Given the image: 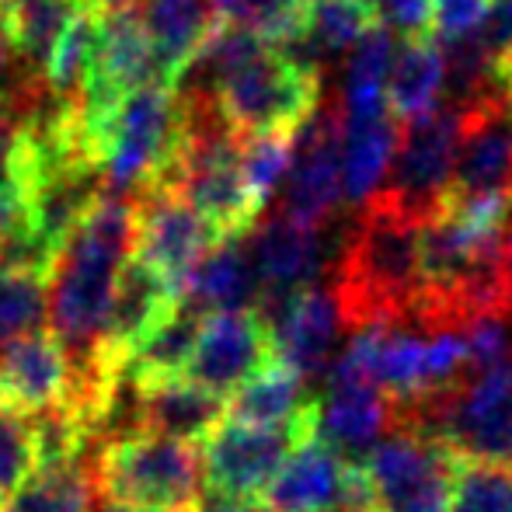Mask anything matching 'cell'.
<instances>
[{"mask_svg": "<svg viewBox=\"0 0 512 512\" xmlns=\"http://www.w3.org/2000/svg\"><path fill=\"white\" fill-rule=\"evenodd\" d=\"M136 209L129 196H105L88 209L63 244L49 276V335L70 363H84L102 345L115 279L133 255Z\"/></svg>", "mask_w": 512, "mask_h": 512, "instance_id": "6da1fadb", "label": "cell"}, {"mask_svg": "<svg viewBox=\"0 0 512 512\" xmlns=\"http://www.w3.org/2000/svg\"><path fill=\"white\" fill-rule=\"evenodd\" d=\"M331 300L345 328L411 324L422 276H418V223L373 192L359 206L331 279Z\"/></svg>", "mask_w": 512, "mask_h": 512, "instance_id": "7a4b0ae2", "label": "cell"}, {"mask_svg": "<svg viewBox=\"0 0 512 512\" xmlns=\"http://www.w3.org/2000/svg\"><path fill=\"white\" fill-rule=\"evenodd\" d=\"M185 140H189V102L182 91L157 81L129 91L108 122L95 164L108 196L175 189Z\"/></svg>", "mask_w": 512, "mask_h": 512, "instance_id": "3957f363", "label": "cell"}, {"mask_svg": "<svg viewBox=\"0 0 512 512\" xmlns=\"http://www.w3.org/2000/svg\"><path fill=\"white\" fill-rule=\"evenodd\" d=\"M391 429H411L460 464L512 467V352L499 366L467 373L453 387L391 405Z\"/></svg>", "mask_w": 512, "mask_h": 512, "instance_id": "277c9868", "label": "cell"}, {"mask_svg": "<svg viewBox=\"0 0 512 512\" xmlns=\"http://www.w3.org/2000/svg\"><path fill=\"white\" fill-rule=\"evenodd\" d=\"M189 91V88H185ZM199 95L234 136H293L321 105V74L283 49L258 46L251 56L223 70Z\"/></svg>", "mask_w": 512, "mask_h": 512, "instance_id": "5b68a950", "label": "cell"}, {"mask_svg": "<svg viewBox=\"0 0 512 512\" xmlns=\"http://www.w3.org/2000/svg\"><path fill=\"white\" fill-rule=\"evenodd\" d=\"M88 464L98 499L133 509L185 512L203 488L196 446L161 439L154 432H133L105 443Z\"/></svg>", "mask_w": 512, "mask_h": 512, "instance_id": "8992f818", "label": "cell"}, {"mask_svg": "<svg viewBox=\"0 0 512 512\" xmlns=\"http://www.w3.org/2000/svg\"><path fill=\"white\" fill-rule=\"evenodd\" d=\"M460 150V108L453 102H439L432 112L418 115L398 129L394 157L387 178L380 185V196L398 213L422 227L425 220L446 206L453 185Z\"/></svg>", "mask_w": 512, "mask_h": 512, "instance_id": "52a82bcc", "label": "cell"}, {"mask_svg": "<svg viewBox=\"0 0 512 512\" xmlns=\"http://www.w3.org/2000/svg\"><path fill=\"white\" fill-rule=\"evenodd\" d=\"M380 512H450L460 460L411 429H391L363 460Z\"/></svg>", "mask_w": 512, "mask_h": 512, "instance_id": "ba28073f", "label": "cell"}, {"mask_svg": "<svg viewBox=\"0 0 512 512\" xmlns=\"http://www.w3.org/2000/svg\"><path fill=\"white\" fill-rule=\"evenodd\" d=\"M310 439L300 429H258V425L220 422L203 439L199 467L209 495L234 502H262L265 488L279 474L293 446Z\"/></svg>", "mask_w": 512, "mask_h": 512, "instance_id": "9c48e42d", "label": "cell"}, {"mask_svg": "<svg viewBox=\"0 0 512 512\" xmlns=\"http://www.w3.org/2000/svg\"><path fill=\"white\" fill-rule=\"evenodd\" d=\"M286 192L279 213L304 227L321 230L342 209V115L335 98L317 105L293 133V161L286 171Z\"/></svg>", "mask_w": 512, "mask_h": 512, "instance_id": "30bf717a", "label": "cell"}, {"mask_svg": "<svg viewBox=\"0 0 512 512\" xmlns=\"http://www.w3.org/2000/svg\"><path fill=\"white\" fill-rule=\"evenodd\" d=\"M133 209V258L147 265L150 272H157L182 297L185 279L203 262L206 251L220 241L178 189L143 192V196L133 199Z\"/></svg>", "mask_w": 512, "mask_h": 512, "instance_id": "8fae6325", "label": "cell"}, {"mask_svg": "<svg viewBox=\"0 0 512 512\" xmlns=\"http://www.w3.org/2000/svg\"><path fill=\"white\" fill-rule=\"evenodd\" d=\"M457 105V102H453ZM460 108V150L446 203L512 196V112L506 88Z\"/></svg>", "mask_w": 512, "mask_h": 512, "instance_id": "7c38bea8", "label": "cell"}, {"mask_svg": "<svg viewBox=\"0 0 512 512\" xmlns=\"http://www.w3.org/2000/svg\"><path fill=\"white\" fill-rule=\"evenodd\" d=\"M272 363L269 328L255 310H234V314H209L199 324L196 349L185 366V380L203 391L234 394L248 377Z\"/></svg>", "mask_w": 512, "mask_h": 512, "instance_id": "4fadbf2b", "label": "cell"}, {"mask_svg": "<svg viewBox=\"0 0 512 512\" xmlns=\"http://www.w3.org/2000/svg\"><path fill=\"white\" fill-rule=\"evenodd\" d=\"M255 314L269 328L276 363L290 366L307 384L328 373L331 359H335L338 331H342V317H338V307L328 290L310 286V290L293 293L286 300L258 304Z\"/></svg>", "mask_w": 512, "mask_h": 512, "instance_id": "5bb4252c", "label": "cell"}, {"mask_svg": "<svg viewBox=\"0 0 512 512\" xmlns=\"http://www.w3.org/2000/svg\"><path fill=\"white\" fill-rule=\"evenodd\" d=\"M244 248H248L258 279V304H272V300L310 290L324 269L321 230L304 227L279 209L255 223V230L244 237Z\"/></svg>", "mask_w": 512, "mask_h": 512, "instance_id": "9a60e30c", "label": "cell"}, {"mask_svg": "<svg viewBox=\"0 0 512 512\" xmlns=\"http://www.w3.org/2000/svg\"><path fill=\"white\" fill-rule=\"evenodd\" d=\"M356 467L317 436L293 446L272 485L265 488L262 506L269 512H338L349 499Z\"/></svg>", "mask_w": 512, "mask_h": 512, "instance_id": "2e32d148", "label": "cell"}, {"mask_svg": "<svg viewBox=\"0 0 512 512\" xmlns=\"http://www.w3.org/2000/svg\"><path fill=\"white\" fill-rule=\"evenodd\" d=\"M70 359L49 331L0 345V405L35 415L67 401Z\"/></svg>", "mask_w": 512, "mask_h": 512, "instance_id": "e0dca14e", "label": "cell"}, {"mask_svg": "<svg viewBox=\"0 0 512 512\" xmlns=\"http://www.w3.org/2000/svg\"><path fill=\"white\" fill-rule=\"evenodd\" d=\"M133 11L154 53L157 84L178 88L220 25L209 0H140Z\"/></svg>", "mask_w": 512, "mask_h": 512, "instance_id": "ac0fdd59", "label": "cell"}, {"mask_svg": "<svg viewBox=\"0 0 512 512\" xmlns=\"http://www.w3.org/2000/svg\"><path fill=\"white\" fill-rule=\"evenodd\" d=\"M391 432V398L370 384H324L317 394L314 436L359 464Z\"/></svg>", "mask_w": 512, "mask_h": 512, "instance_id": "d6986e66", "label": "cell"}, {"mask_svg": "<svg viewBox=\"0 0 512 512\" xmlns=\"http://www.w3.org/2000/svg\"><path fill=\"white\" fill-rule=\"evenodd\" d=\"M178 304H182V297H178L157 272H150L147 265L136 262V258L129 255V262L122 265L119 279H115L112 304H108V314H105L102 345H98V352L108 359H122Z\"/></svg>", "mask_w": 512, "mask_h": 512, "instance_id": "ffe728a7", "label": "cell"}, {"mask_svg": "<svg viewBox=\"0 0 512 512\" xmlns=\"http://www.w3.org/2000/svg\"><path fill=\"white\" fill-rule=\"evenodd\" d=\"M223 415H230V422L258 425V429H300L314 436L317 394L300 373L272 359L230 394Z\"/></svg>", "mask_w": 512, "mask_h": 512, "instance_id": "44dd1931", "label": "cell"}, {"mask_svg": "<svg viewBox=\"0 0 512 512\" xmlns=\"http://www.w3.org/2000/svg\"><path fill=\"white\" fill-rule=\"evenodd\" d=\"M223 422V398L189 384L185 377L140 384V429L161 439L196 446Z\"/></svg>", "mask_w": 512, "mask_h": 512, "instance_id": "7402d4cb", "label": "cell"}, {"mask_svg": "<svg viewBox=\"0 0 512 512\" xmlns=\"http://www.w3.org/2000/svg\"><path fill=\"white\" fill-rule=\"evenodd\" d=\"M182 304L196 314H234V310H255L258 279L251 269L248 248L241 241H220L203 255L182 286Z\"/></svg>", "mask_w": 512, "mask_h": 512, "instance_id": "603a6c76", "label": "cell"}, {"mask_svg": "<svg viewBox=\"0 0 512 512\" xmlns=\"http://www.w3.org/2000/svg\"><path fill=\"white\" fill-rule=\"evenodd\" d=\"M373 25H380V18L370 0H307L304 28L283 53L321 74L324 60L349 53Z\"/></svg>", "mask_w": 512, "mask_h": 512, "instance_id": "cb8c5ba5", "label": "cell"}, {"mask_svg": "<svg viewBox=\"0 0 512 512\" xmlns=\"http://www.w3.org/2000/svg\"><path fill=\"white\" fill-rule=\"evenodd\" d=\"M446 95L443 46L429 32L405 39L387 74V112L398 126L432 112Z\"/></svg>", "mask_w": 512, "mask_h": 512, "instance_id": "d4e9b609", "label": "cell"}, {"mask_svg": "<svg viewBox=\"0 0 512 512\" xmlns=\"http://www.w3.org/2000/svg\"><path fill=\"white\" fill-rule=\"evenodd\" d=\"M199 324H203V314L178 304L140 345H133L119 359V366L136 384H161V380L185 377V366H189L192 349H196Z\"/></svg>", "mask_w": 512, "mask_h": 512, "instance_id": "484cf974", "label": "cell"}, {"mask_svg": "<svg viewBox=\"0 0 512 512\" xmlns=\"http://www.w3.org/2000/svg\"><path fill=\"white\" fill-rule=\"evenodd\" d=\"M77 11V0H0V35L14 60L39 74L49 49Z\"/></svg>", "mask_w": 512, "mask_h": 512, "instance_id": "4316f807", "label": "cell"}, {"mask_svg": "<svg viewBox=\"0 0 512 512\" xmlns=\"http://www.w3.org/2000/svg\"><path fill=\"white\" fill-rule=\"evenodd\" d=\"M398 122L391 115L363 126H342V196L345 203L363 206L384 185L391 168Z\"/></svg>", "mask_w": 512, "mask_h": 512, "instance_id": "83f0119b", "label": "cell"}, {"mask_svg": "<svg viewBox=\"0 0 512 512\" xmlns=\"http://www.w3.org/2000/svg\"><path fill=\"white\" fill-rule=\"evenodd\" d=\"M91 499H95L91 464L77 460V464L63 467H35L0 502V512H88Z\"/></svg>", "mask_w": 512, "mask_h": 512, "instance_id": "f1b7e54d", "label": "cell"}, {"mask_svg": "<svg viewBox=\"0 0 512 512\" xmlns=\"http://www.w3.org/2000/svg\"><path fill=\"white\" fill-rule=\"evenodd\" d=\"M95 49H98V14L77 11L70 18V25L60 32L56 46L49 49L46 63H42L39 70L42 88L53 98L77 102L84 81L91 77V67H95Z\"/></svg>", "mask_w": 512, "mask_h": 512, "instance_id": "f546056e", "label": "cell"}, {"mask_svg": "<svg viewBox=\"0 0 512 512\" xmlns=\"http://www.w3.org/2000/svg\"><path fill=\"white\" fill-rule=\"evenodd\" d=\"M49 307V279L0 272V345L42 331Z\"/></svg>", "mask_w": 512, "mask_h": 512, "instance_id": "4dcf8cb0", "label": "cell"}, {"mask_svg": "<svg viewBox=\"0 0 512 512\" xmlns=\"http://www.w3.org/2000/svg\"><path fill=\"white\" fill-rule=\"evenodd\" d=\"M237 161H241L248 192L265 209L269 199L276 196V189H283L286 182V171H290L293 161V136H244L241 147H237Z\"/></svg>", "mask_w": 512, "mask_h": 512, "instance_id": "1f68e13d", "label": "cell"}, {"mask_svg": "<svg viewBox=\"0 0 512 512\" xmlns=\"http://www.w3.org/2000/svg\"><path fill=\"white\" fill-rule=\"evenodd\" d=\"M450 512H512V467L460 464Z\"/></svg>", "mask_w": 512, "mask_h": 512, "instance_id": "d6a6232c", "label": "cell"}, {"mask_svg": "<svg viewBox=\"0 0 512 512\" xmlns=\"http://www.w3.org/2000/svg\"><path fill=\"white\" fill-rule=\"evenodd\" d=\"M35 471L28 418L0 405V502Z\"/></svg>", "mask_w": 512, "mask_h": 512, "instance_id": "836d02e7", "label": "cell"}, {"mask_svg": "<svg viewBox=\"0 0 512 512\" xmlns=\"http://www.w3.org/2000/svg\"><path fill=\"white\" fill-rule=\"evenodd\" d=\"M380 25L387 32H401L405 39L429 32V0H370Z\"/></svg>", "mask_w": 512, "mask_h": 512, "instance_id": "e575fe53", "label": "cell"}, {"mask_svg": "<svg viewBox=\"0 0 512 512\" xmlns=\"http://www.w3.org/2000/svg\"><path fill=\"white\" fill-rule=\"evenodd\" d=\"M0 196L21 199V150H18V122L0 105Z\"/></svg>", "mask_w": 512, "mask_h": 512, "instance_id": "d590c367", "label": "cell"}, {"mask_svg": "<svg viewBox=\"0 0 512 512\" xmlns=\"http://www.w3.org/2000/svg\"><path fill=\"white\" fill-rule=\"evenodd\" d=\"M185 512H269L262 502H234V499H220V495H199Z\"/></svg>", "mask_w": 512, "mask_h": 512, "instance_id": "8d00e7d4", "label": "cell"}, {"mask_svg": "<svg viewBox=\"0 0 512 512\" xmlns=\"http://www.w3.org/2000/svg\"><path fill=\"white\" fill-rule=\"evenodd\" d=\"M499 276H502V286H506L509 300H512V213L506 220V230L499 237Z\"/></svg>", "mask_w": 512, "mask_h": 512, "instance_id": "74e56055", "label": "cell"}, {"mask_svg": "<svg viewBox=\"0 0 512 512\" xmlns=\"http://www.w3.org/2000/svg\"><path fill=\"white\" fill-rule=\"evenodd\" d=\"M21 199L18 196H0V248H4L7 234H11V227L21 220Z\"/></svg>", "mask_w": 512, "mask_h": 512, "instance_id": "f35d334b", "label": "cell"}, {"mask_svg": "<svg viewBox=\"0 0 512 512\" xmlns=\"http://www.w3.org/2000/svg\"><path fill=\"white\" fill-rule=\"evenodd\" d=\"M133 0H77L81 11H91V14H112V11H126Z\"/></svg>", "mask_w": 512, "mask_h": 512, "instance_id": "ab89813d", "label": "cell"}, {"mask_svg": "<svg viewBox=\"0 0 512 512\" xmlns=\"http://www.w3.org/2000/svg\"><path fill=\"white\" fill-rule=\"evenodd\" d=\"M11 60H14V53H11V46L4 42V35H0V95H4L11 84H4L7 81V70H11Z\"/></svg>", "mask_w": 512, "mask_h": 512, "instance_id": "60d3db41", "label": "cell"}, {"mask_svg": "<svg viewBox=\"0 0 512 512\" xmlns=\"http://www.w3.org/2000/svg\"><path fill=\"white\" fill-rule=\"evenodd\" d=\"M88 512H154V509H133V506H119V502H108V499H91Z\"/></svg>", "mask_w": 512, "mask_h": 512, "instance_id": "b9f144b4", "label": "cell"}, {"mask_svg": "<svg viewBox=\"0 0 512 512\" xmlns=\"http://www.w3.org/2000/svg\"><path fill=\"white\" fill-rule=\"evenodd\" d=\"M499 81H502V84H509V81H512V49L499 60Z\"/></svg>", "mask_w": 512, "mask_h": 512, "instance_id": "7bdbcfd3", "label": "cell"}, {"mask_svg": "<svg viewBox=\"0 0 512 512\" xmlns=\"http://www.w3.org/2000/svg\"><path fill=\"white\" fill-rule=\"evenodd\" d=\"M338 512H380L377 506H366V509H338Z\"/></svg>", "mask_w": 512, "mask_h": 512, "instance_id": "ee69618b", "label": "cell"}, {"mask_svg": "<svg viewBox=\"0 0 512 512\" xmlns=\"http://www.w3.org/2000/svg\"><path fill=\"white\" fill-rule=\"evenodd\" d=\"M492 4H509V0H492Z\"/></svg>", "mask_w": 512, "mask_h": 512, "instance_id": "f6af8a7d", "label": "cell"}]
</instances>
